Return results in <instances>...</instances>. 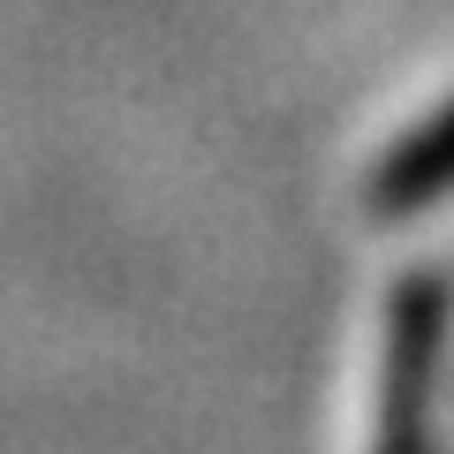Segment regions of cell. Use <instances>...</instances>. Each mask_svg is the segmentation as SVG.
Instances as JSON below:
<instances>
[{
    "instance_id": "1",
    "label": "cell",
    "mask_w": 454,
    "mask_h": 454,
    "mask_svg": "<svg viewBox=\"0 0 454 454\" xmlns=\"http://www.w3.org/2000/svg\"><path fill=\"white\" fill-rule=\"evenodd\" d=\"M447 333V288L432 273L402 280L394 295V348H387V402H379L372 454H432V372Z\"/></svg>"
},
{
    "instance_id": "2",
    "label": "cell",
    "mask_w": 454,
    "mask_h": 454,
    "mask_svg": "<svg viewBox=\"0 0 454 454\" xmlns=\"http://www.w3.org/2000/svg\"><path fill=\"white\" fill-rule=\"evenodd\" d=\"M454 190V106H439L424 129H409L402 145L379 160L372 175V212H424L432 197Z\"/></svg>"
}]
</instances>
